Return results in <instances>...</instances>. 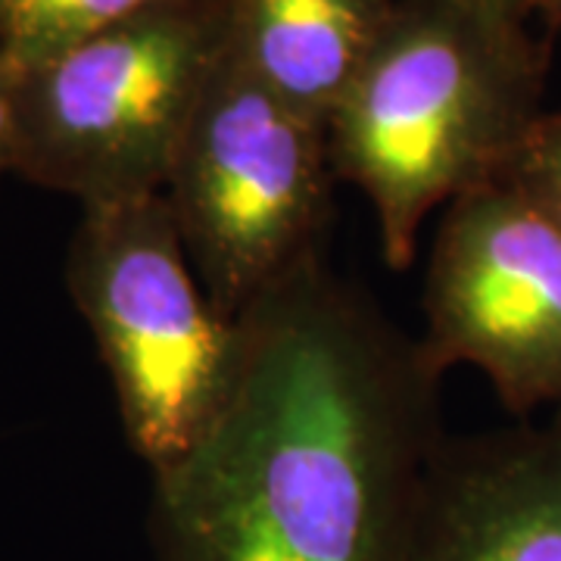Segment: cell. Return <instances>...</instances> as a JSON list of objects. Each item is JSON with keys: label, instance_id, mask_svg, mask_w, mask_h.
<instances>
[{"label": "cell", "instance_id": "obj_1", "mask_svg": "<svg viewBox=\"0 0 561 561\" xmlns=\"http://www.w3.org/2000/svg\"><path fill=\"white\" fill-rule=\"evenodd\" d=\"M219 415L150 474L153 561H405L443 371L324 256L241 319Z\"/></svg>", "mask_w": 561, "mask_h": 561}, {"label": "cell", "instance_id": "obj_2", "mask_svg": "<svg viewBox=\"0 0 561 561\" xmlns=\"http://www.w3.org/2000/svg\"><path fill=\"white\" fill-rule=\"evenodd\" d=\"M530 25L465 0H397L328 119L331 165L368 201L387 268L405 272L427 216L500 181L542 113Z\"/></svg>", "mask_w": 561, "mask_h": 561}, {"label": "cell", "instance_id": "obj_3", "mask_svg": "<svg viewBox=\"0 0 561 561\" xmlns=\"http://www.w3.org/2000/svg\"><path fill=\"white\" fill-rule=\"evenodd\" d=\"M228 54V0H165L16 69L13 175L81 206L162 194Z\"/></svg>", "mask_w": 561, "mask_h": 561}, {"label": "cell", "instance_id": "obj_4", "mask_svg": "<svg viewBox=\"0 0 561 561\" xmlns=\"http://www.w3.org/2000/svg\"><path fill=\"white\" fill-rule=\"evenodd\" d=\"M66 287L106 365L125 437L160 474L219 415L241 353L238 321L206 297L162 194L81 206Z\"/></svg>", "mask_w": 561, "mask_h": 561}, {"label": "cell", "instance_id": "obj_5", "mask_svg": "<svg viewBox=\"0 0 561 561\" xmlns=\"http://www.w3.org/2000/svg\"><path fill=\"white\" fill-rule=\"evenodd\" d=\"M328 128L228 54L162 187L209 302L238 321L319 260L334 184Z\"/></svg>", "mask_w": 561, "mask_h": 561}, {"label": "cell", "instance_id": "obj_6", "mask_svg": "<svg viewBox=\"0 0 561 561\" xmlns=\"http://www.w3.org/2000/svg\"><path fill=\"white\" fill-rule=\"evenodd\" d=\"M421 306L437 371L478 368L515 415L561 402V228L512 187L446 206Z\"/></svg>", "mask_w": 561, "mask_h": 561}, {"label": "cell", "instance_id": "obj_7", "mask_svg": "<svg viewBox=\"0 0 561 561\" xmlns=\"http://www.w3.org/2000/svg\"><path fill=\"white\" fill-rule=\"evenodd\" d=\"M405 561H561V415L440 446Z\"/></svg>", "mask_w": 561, "mask_h": 561}, {"label": "cell", "instance_id": "obj_8", "mask_svg": "<svg viewBox=\"0 0 561 561\" xmlns=\"http://www.w3.org/2000/svg\"><path fill=\"white\" fill-rule=\"evenodd\" d=\"M393 10L397 0H228L231 57L290 110L328 128Z\"/></svg>", "mask_w": 561, "mask_h": 561}, {"label": "cell", "instance_id": "obj_9", "mask_svg": "<svg viewBox=\"0 0 561 561\" xmlns=\"http://www.w3.org/2000/svg\"><path fill=\"white\" fill-rule=\"evenodd\" d=\"M165 0H0V54L25 69Z\"/></svg>", "mask_w": 561, "mask_h": 561}, {"label": "cell", "instance_id": "obj_10", "mask_svg": "<svg viewBox=\"0 0 561 561\" xmlns=\"http://www.w3.org/2000/svg\"><path fill=\"white\" fill-rule=\"evenodd\" d=\"M500 181L561 228V106L542 110Z\"/></svg>", "mask_w": 561, "mask_h": 561}, {"label": "cell", "instance_id": "obj_11", "mask_svg": "<svg viewBox=\"0 0 561 561\" xmlns=\"http://www.w3.org/2000/svg\"><path fill=\"white\" fill-rule=\"evenodd\" d=\"M16 160V69L0 54V179Z\"/></svg>", "mask_w": 561, "mask_h": 561}, {"label": "cell", "instance_id": "obj_12", "mask_svg": "<svg viewBox=\"0 0 561 561\" xmlns=\"http://www.w3.org/2000/svg\"><path fill=\"white\" fill-rule=\"evenodd\" d=\"M465 3H474L496 16L524 22V25L542 20L549 28H556V0H465Z\"/></svg>", "mask_w": 561, "mask_h": 561}, {"label": "cell", "instance_id": "obj_13", "mask_svg": "<svg viewBox=\"0 0 561 561\" xmlns=\"http://www.w3.org/2000/svg\"><path fill=\"white\" fill-rule=\"evenodd\" d=\"M561 25V0H556V32H559Z\"/></svg>", "mask_w": 561, "mask_h": 561}, {"label": "cell", "instance_id": "obj_14", "mask_svg": "<svg viewBox=\"0 0 561 561\" xmlns=\"http://www.w3.org/2000/svg\"><path fill=\"white\" fill-rule=\"evenodd\" d=\"M559 32H561V25H559Z\"/></svg>", "mask_w": 561, "mask_h": 561}]
</instances>
